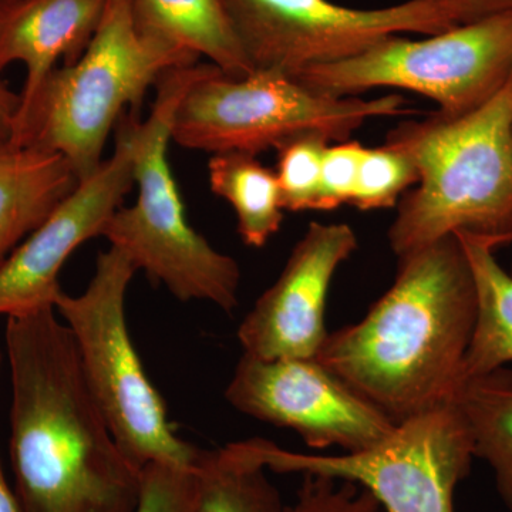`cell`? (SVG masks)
<instances>
[{
	"instance_id": "13",
	"label": "cell",
	"mask_w": 512,
	"mask_h": 512,
	"mask_svg": "<svg viewBox=\"0 0 512 512\" xmlns=\"http://www.w3.org/2000/svg\"><path fill=\"white\" fill-rule=\"evenodd\" d=\"M357 247L350 225L311 222L282 274L239 325L244 355L262 360L316 359L329 335L325 309L333 276Z\"/></svg>"
},
{
	"instance_id": "11",
	"label": "cell",
	"mask_w": 512,
	"mask_h": 512,
	"mask_svg": "<svg viewBox=\"0 0 512 512\" xmlns=\"http://www.w3.org/2000/svg\"><path fill=\"white\" fill-rule=\"evenodd\" d=\"M225 399L239 413L296 431L311 448L365 450L397 426L316 359L242 355Z\"/></svg>"
},
{
	"instance_id": "30",
	"label": "cell",
	"mask_w": 512,
	"mask_h": 512,
	"mask_svg": "<svg viewBox=\"0 0 512 512\" xmlns=\"http://www.w3.org/2000/svg\"><path fill=\"white\" fill-rule=\"evenodd\" d=\"M383 512V511H382Z\"/></svg>"
},
{
	"instance_id": "12",
	"label": "cell",
	"mask_w": 512,
	"mask_h": 512,
	"mask_svg": "<svg viewBox=\"0 0 512 512\" xmlns=\"http://www.w3.org/2000/svg\"><path fill=\"white\" fill-rule=\"evenodd\" d=\"M133 185V144L120 120L113 156L80 181L0 265V316L55 306L63 291L59 285L63 265L84 242L101 237Z\"/></svg>"
},
{
	"instance_id": "5",
	"label": "cell",
	"mask_w": 512,
	"mask_h": 512,
	"mask_svg": "<svg viewBox=\"0 0 512 512\" xmlns=\"http://www.w3.org/2000/svg\"><path fill=\"white\" fill-rule=\"evenodd\" d=\"M194 63L195 57L141 36L131 0H111L83 55L47 77L16 117L10 140L60 154L80 183L103 164L104 147L124 109L138 113L165 72Z\"/></svg>"
},
{
	"instance_id": "6",
	"label": "cell",
	"mask_w": 512,
	"mask_h": 512,
	"mask_svg": "<svg viewBox=\"0 0 512 512\" xmlns=\"http://www.w3.org/2000/svg\"><path fill=\"white\" fill-rule=\"evenodd\" d=\"M136 266L120 249L97 256L80 295L60 292L56 312L72 332L84 379L124 454L138 468L151 463L195 467L202 450L178 437L127 326L126 298Z\"/></svg>"
},
{
	"instance_id": "28",
	"label": "cell",
	"mask_w": 512,
	"mask_h": 512,
	"mask_svg": "<svg viewBox=\"0 0 512 512\" xmlns=\"http://www.w3.org/2000/svg\"><path fill=\"white\" fill-rule=\"evenodd\" d=\"M497 2H503L505 5H512V0H497Z\"/></svg>"
},
{
	"instance_id": "20",
	"label": "cell",
	"mask_w": 512,
	"mask_h": 512,
	"mask_svg": "<svg viewBox=\"0 0 512 512\" xmlns=\"http://www.w3.org/2000/svg\"><path fill=\"white\" fill-rule=\"evenodd\" d=\"M195 468L198 497L194 512L284 511L278 488L242 441L217 450H202Z\"/></svg>"
},
{
	"instance_id": "22",
	"label": "cell",
	"mask_w": 512,
	"mask_h": 512,
	"mask_svg": "<svg viewBox=\"0 0 512 512\" xmlns=\"http://www.w3.org/2000/svg\"><path fill=\"white\" fill-rule=\"evenodd\" d=\"M419 180L416 165L397 148H363L352 207L362 211L396 207Z\"/></svg>"
},
{
	"instance_id": "21",
	"label": "cell",
	"mask_w": 512,
	"mask_h": 512,
	"mask_svg": "<svg viewBox=\"0 0 512 512\" xmlns=\"http://www.w3.org/2000/svg\"><path fill=\"white\" fill-rule=\"evenodd\" d=\"M330 143L333 141L323 134L306 133L289 138L275 148L278 154L275 174L284 210L315 211L323 156Z\"/></svg>"
},
{
	"instance_id": "24",
	"label": "cell",
	"mask_w": 512,
	"mask_h": 512,
	"mask_svg": "<svg viewBox=\"0 0 512 512\" xmlns=\"http://www.w3.org/2000/svg\"><path fill=\"white\" fill-rule=\"evenodd\" d=\"M363 148L365 146L356 140L330 143L326 147L315 211H332L342 205H352Z\"/></svg>"
},
{
	"instance_id": "18",
	"label": "cell",
	"mask_w": 512,
	"mask_h": 512,
	"mask_svg": "<svg viewBox=\"0 0 512 512\" xmlns=\"http://www.w3.org/2000/svg\"><path fill=\"white\" fill-rule=\"evenodd\" d=\"M453 402L467 421L474 456L491 467L498 495L512 512V370L500 367L464 380Z\"/></svg>"
},
{
	"instance_id": "1",
	"label": "cell",
	"mask_w": 512,
	"mask_h": 512,
	"mask_svg": "<svg viewBox=\"0 0 512 512\" xmlns=\"http://www.w3.org/2000/svg\"><path fill=\"white\" fill-rule=\"evenodd\" d=\"M10 460L22 512H136L143 470L97 406L55 306L6 318Z\"/></svg>"
},
{
	"instance_id": "19",
	"label": "cell",
	"mask_w": 512,
	"mask_h": 512,
	"mask_svg": "<svg viewBox=\"0 0 512 512\" xmlns=\"http://www.w3.org/2000/svg\"><path fill=\"white\" fill-rule=\"evenodd\" d=\"M211 191L234 208L238 234L251 248H264L284 221L281 188L272 168L245 153L212 154Z\"/></svg>"
},
{
	"instance_id": "2",
	"label": "cell",
	"mask_w": 512,
	"mask_h": 512,
	"mask_svg": "<svg viewBox=\"0 0 512 512\" xmlns=\"http://www.w3.org/2000/svg\"><path fill=\"white\" fill-rule=\"evenodd\" d=\"M389 291L316 360L394 423L453 402L477 319L473 271L456 235L397 258Z\"/></svg>"
},
{
	"instance_id": "25",
	"label": "cell",
	"mask_w": 512,
	"mask_h": 512,
	"mask_svg": "<svg viewBox=\"0 0 512 512\" xmlns=\"http://www.w3.org/2000/svg\"><path fill=\"white\" fill-rule=\"evenodd\" d=\"M19 106L20 94L13 92L5 83L0 82V136L10 137Z\"/></svg>"
},
{
	"instance_id": "7",
	"label": "cell",
	"mask_w": 512,
	"mask_h": 512,
	"mask_svg": "<svg viewBox=\"0 0 512 512\" xmlns=\"http://www.w3.org/2000/svg\"><path fill=\"white\" fill-rule=\"evenodd\" d=\"M414 113L400 94L326 96L276 70L231 77L207 63L175 107L171 140L188 150L258 156L301 134L339 143L367 121Z\"/></svg>"
},
{
	"instance_id": "29",
	"label": "cell",
	"mask_w": 512,
	"mask_h": 512,
	"mask_svg": "<svg viewBox=\"0 0 512 512\" xmlns=\"http://www.w3.org/2000/svg\"><path fill=\"white\" fill-rule=\"evenodd\" d=\"M511 274H512V268H511Z\"/></svg>"
},
{
	"instance_id": "14",
	"label": "cell",
	"mask_w": 512,
	"mask_h": 512,
	"mask_svg": "<svg viewBox=\"0 0 512 512\" xmlns=\"http://www.w3.org/2000/svg\"><path fill=\"white\" fill-rule=\"evenodd\" d=\"M111 0H15L0 6V73L26 67L18 114L28 109L47 77L79 60L92 42ZM16 120V119H15Z\"/></svg>"
},
{
	"instance_id": "3",
	"label": "cell",
	"mask_w": 512,
	"mask_h": 512,
	"mask_svg": "<svg viewBox=\"0 0 512 512\" xmlns=\"http://www.w3.org/2000/svg\"><path fill=\"white\" fill-rule=\"evenodd\" d=\"M384 144L409 156L419 174L387 234L397 258L456 234L495 249L512 244V76L477 110L434 111L393 128Z\"/></svg>"
},
{
	"instance_id": "26",
	"label": "cell",
	"mask_w": 512,
	"mask_h": 512,
	"mask_svg": "<svg viewBox=\"0 0 512 512\" xmlns=\"http://www.w3.org/2000/svg\"><path fill=\"white\" fill-rule=\"evenodd\" d=\"M0 365H2V353H0ZM0 512H22L15 491L10 490L6 481L2 461H0Z\"/></svg>"
},
{
	"instance_id": "16",
	"label": "cell",
	"mask_w": 512,
	"mask_h": 512,
	"mask_svg": "<svg viewBox=\"0 0 512 512\" xmlns=\"http://www.w3.org/2000/svg\"><path fill=\"white\" fill-rule=\"evenodd\" d=\"M141 36L195 59L207 57L231 77L254 72L222 0H131Z\"/></svg>"
},
{
	"instance_id": "15",
	"label": "cell",
	"mask_w": 512,
	"mask_h": 512,
	"mask_svg": "<svg viewBox=\"0 0 512 512\" xmlns=\"http://www.w3.org/2000/svg\"><path fill=\"white\" fill-rule=\"evenodd\" d=\"M77 184L60 154L0 136V265Z\"/></svg>"
},
{
	"instance_id": "17",
	"label": "cell",
	"mask_w": 512,
	"mask_h": 512,
	"mask_svg": "<svg viewBox=\"0 0 512 512\" xmlns=\"http://www.w3.org/2000/svg\"><path fill=\"white\" fill-rule=\"evenodd\" d=\"M473 271L477 319L461 372V382L512 363V274L487 242L456 234Z\"/></svg>"
},
{
	"instance_id": "23",
	"label": "cell",
	"mask_w": 512,
	"mask_h": 512,
	"mask_svg": "<svg viewBox=\"0 0 512 512\" xmlns=\"http://www.w3.org/2000/svg\"><path fill=\"white\" fill-rule=\"evenodd\" d=\"M197 497V468L151 463L143 468L136 512H194Z\"/></svg>"
},
{
	"instance_id": "9",
	"label": "cell",
	"mask_w": 512,
	"mask_h": 512,
	"mask_svg": "<svg viewBox=\"0 0 512 512\" xmlns=\"http://www.w3.org/2000/svg\"><path fill=\"white\" fill-rule=\"evenodd\" d=\"M254 70L293 77L342 62L404 33L431 36L511 5L497 0H406L357 9L332 0H222Z\"/></svg>"
},
{
	"instance_id": "10",
	"label": "cell",
	"mask_w": 512,
	"mask_h": 512,
	"mask_svg": "<svg viewBox=\"0 0 512 512\" xmlns=\"http://www.w3.org/2000/svg\"><path fill=\"white\" fill-rule=\"evenodd\" d=\"M242 444L266 470L360 485L383 512H454L457 485L476 458L467 421L454 402L404 420L375 446L342 456L295 453L264 439Z\"/></svg>"
},
{
	"instance_id": "8",
	"label": "cell",
	"mask_w": 512,
	"mask_h": 512,
	"mask_svg": "<svg viewBox=\"0 0 512 512\" xmlns=\"http://www.w3.org/2000/svg\"><path fill=\"white\" fill-rule=\"evenodd\" d=\"M512 76V6L446 32L384 39L342 62L309 67L292 79L313 92L356 97L407 90L436 101L437 113L463 116L500 92Z\"/></svg>"
},
{
	"instance_id": "27",
	"label": "cell",
	"mask_w": 512,
	"mask_h": 512,
	"mask_svg": "<svg viewBox=\"0 0 512 512\" xmlns=\"http://www.w3.org/2000/svg\"><path fill=\"white\" fill-rule=\"evenodd\" d=\"M10 2H15V0H0V6L8 5Z\"/></svg>"
},
{
	"instance_id": "4",
	"label": "cell",
	"mask_w": 512,
	"mask_h": 512,
	"mask_svg": "<svg viewBox=\"0 0 512 512\" xmlns=\"http://www.w3.org/2000/svg\"><path fill=\"white\" fill-rule=\"evenodd\" d=\"M204 69L194 63L168 70L156 84L148 119L121 117L133 144L138 194L133 205L111 215L101 237L178 301L210 302L229 313L238 305L241 268L191 227L168 161L175 107Z\"/></svg>"
}]
</instances>
